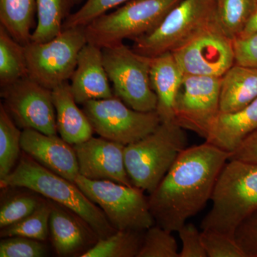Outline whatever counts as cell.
Returning <instances> with one entry per match:
<instances>
[{"label":"cell","mask_w":257,"mask_h":257,"mask_svg":"<svg viewBox=\"0 0 257 257\" xmlns=\"http://www.w3.org/2000/svg\"><path fill=\"white\" fill-rule=\"evenodd\" d=\"M50 234L56 253L61 256L79 252L87 245L88 231L72 211L60 204H50ZM79 217V216H78Z\"/></svg>","instance_id":"21"},{"label":"cell","mask_w":257,"mask_h":257,"mask_svg":"<svg viewBox=\"0 0 257 257\" xmlns=\"http://www.w3.org/2000/svg\"><path fill=\"white\" fill-rule=\"evenodd\" d=\"M182 248L179 257H207L203 244L202 231L192 223H185L178 230Z\"/></svg>","instance_id":"35"},{"label":"cell","mask_w":257,"mask_h":257,"mask_svg":"<svg viewBox=\"0 0 257 257\" xmlns=\"http://www.w3.org/2000/svg\"><path fill=\"white\" fill-rule=\"evenodd\" d=\"M73 147L79 175L93 180H109L133 186L125 166L124 145L101 137H92Z\"/></svg>","instance_id":"14"},{"label":"cell","mask_w":257,"mask_h":257,"mask_svg":"<svg viewBox=\"0 0 257 257\" xmlns=\"http://www.w3.org/2000/svg\"><path fill=\"white\" fill-rule=\"evenodd\" d=\"M70 89L77 104L114 96L103 62L100 47L87 42L77 58Z\"/></svg>","instance_id":"16"},{"label":"cell","mask_w":257,"mask_h":257,"mask_svg":"<svg viewBox=\"0 0 257 257\" xmlns=\"http://www.w3.org/2000/svg\"><path fill=\"white\" fill-rule=\"evenodd\" d=\"M1 187H23L41 194L79 216L99 239L116 231L101 209L74 182L54 173L32 157H23L11 172L0 180Z\"/></svg>","instance_id":"2"},{"label":"cell","mask_w":257,"mask_h":257,"mask_svg":"<svg viewBox=\"0 0 257 257\" xmlns=\"http://www.w3.org/2000/svg\"><path fill=\"white\" fill-rule=\"evenodd\" d=\"M235 64L257 68V32L234 40Z\"/></svg>","instance_id":"36"},{"label":"cell","mask_w":257,"mask_h":257,"mask_svg":"<svg viewBox=\"0 0 257 257\" xmlns=\"http://www.w3.org/2000/svg\"><path fill=\"white\" fill-rule=\"evenodd\" d=\"M74 5V0H36L37 24L31 42H45L57 37Z\"/></svg>","instance_id":"23"},{"label":"cell","mask_w":257,"mask_h":257,"mask_svg":"<svg viewBox=\"0 0 257 257\" xmlns=\"http://www.w3.org/2000/svg\"><path fill=\"white\" fill-rule=\"evenodd\" d=\"M74 4H78V3H81L82 0H74Z\"/></svg>","instance_id":"39"},{"label":"cell","mask_w":257,"mask_h":257,"mask_svg":"<svg viewBox=\"0 0 257 257\" xmlns=\"http://www.w3.org/2000/svg\"><path fill=\"white\" fill-rule=\"evenodd\" d=\"M143 236L140 231H116L110 236L100 238L93 247L81 257H138Z\"/></svg>","instance_id":"26"},{"label":"cell","mask_w":257,"mask_h":257,"mask_svg":"<svg viewBox=\"0 0 257 257\" xmlns=\"http://www.w3.org/2000/svg\"><path fill=\"white\" fill-rule=\"evenodd\" d=\"M75 184L100 207L116 231H144L155 224L149 198L135 186L109 180H93L79 175Z\"/></svg>","instance_id":"7"},{"label":"cell","mask_w":257,"mask_h":257,"mask_svg":"<svg viewBox=\"0 0 257 257\" xmlns=\"http://www.w3.org/2000/svg\"><path fill=\"white\" fill-rule=\"evenodd\" d=\"M94 132L126 146L155 131L162 121L156 111L135 110L116 96L83 104Z\"/></svg>","instance_id":"10"},{"label":"cell","mask_w":257,"mask_h":257,"mask_svg":"<svg viewBox=\"0 0 257 257\" xmlns=\"http://www.w3.org/2000/svg\"><path fill=\"white\" fill-rule=\"evenodd\" d=\"M184 75L172 52L152 58L150 81L157 98L156 111L162 122L175 121L176 98Z\"/></svg>","instance_id":"18"},{"label":"cell","mask_w":257,"mask_h":257,"mask_svg":"<svg viewBox=\"0 0 257 257\" xmlns=\"http://www.w3.org/2000/svg\"><path fill=\"white\" fill-rule=\"evenodd\" d=\"M130 0H87L77 12L69 15L63 29L85 28L94 19Z\"/></svg>","instance_id":"30"},{"label":"cell","mask_w":257,"mask_h":257,"mask_svg":"<svg viewBox=\"0 0 257 257\" xmlns=\"http://www.w3.org/2000/svg\"><path fill=\"white\" fill-rule=\"evenodd\" d=\"M50 203L42 202L36 210L23 220L2 229L1 237L23 236L45 241L50 233Z\"/></svg>","instance_id":"28"},{"label":"cell","mask_w":257,"mask_h":257,"mask_svg":"<svg viewBox=\"0 0 257 257\" xmlns=\"http://www.w3.org/2000/svg\"><path fill=\"white\" fill-rule=\"evenodd\" d=\"M21 148L43 167L75 183L79 175L78 160L73 145L63 139L25 128L22 133Z\"/></svg>","instance_id":"15"},{"label":"cell","mask_w":257,"mask_h":257,"mask_svg":"<svg viewBox=\"0 0 257 257\" xmlns=\"http://www.w3.org/2000/svg\"><path fill=\"white\" fill-rule=\"evenodd\" d=\"M229 160L257 164V130L250 135L233 153Z\"/></svg>","instance_id":"37"},{"label":"cell","mask_w":257,"mask_h":257,"mask_svg":"<svg viewBox=\"0 0 257 257\" xmlns=\"http://www.w3.org/2000/svg\"><path fill=\"white\" fill-rule=\"evenodd\" d=\"M257 130V99L233 112H219L211 124L207 143L231 155Z\"/></svg>","instance_id":"17"},{"label":"cell","mask_w":257,"mask_h":257,"mask_svg":"<svg viewBox=\"0 0 257 257\" xmlns=\"http://www.w3.org/2000/svg\"><path fill=\"white\" fill-rule=\"evenodd\" d=\"M36 0H0V26L25 46L31 42Z\"/></svg>","instance_id":"22"},{"label":"cell","mask_w":257,"mask_h":257,"mask_svg":"<svg viewBox=\"0 0 257 257\" xmlns=\"http://www.w3.org/2000/svg\"><path fill=\"white\" fill-rule=\"evenodd\" d=\"M217 23L216 0H182L155 30L133 40V49L151 58L173 52Z\"/></svg>","instance_id":"5"},{"label":"cell","mask_w":257,"mask_h":257,"mask_svg":"<svg viewBox=\"0 0 257 257\" xmlns=\"http://www.w3.org/2000/svg\"><path fill=\"white\" fill-rule=\"evenodd\" d=\"M46 254V247L39 240L10 236L4 238L0 242L1 257H42Z\"/></svg>","instance_id":"33"},{"label":"cell","mask_w":257,"mask_h":257,"mask_svg":"<svg viewBox=\"0 0 257 257\" xmlns=\"http://www.w3.org/2000/svg\"><path fill=\"white\" fill-rule=\"evenodd\" d=\"M103 62L115 96L137 111H156L157 98L150 81L152 58L123 42L104 47Z\"/></svg>","instance_id":"8"},{"label":"cell","mask_w":257,"mask_h":257,"mask_svg":"<svg viewBox=\"0 0 257 257\" xmlns=\"http://www.w3.org/2000/svg\"><path fill=\"white\" fill-rule=\"evenodd\" d=\"M257 6V0H216V18L233 40L241 36Z\"/></svg>","instance_id":"25"},{"label":"cell","mask_w":257,"mask_h":257,"mask_svg":"<svg viewBox=\"0 0 257 257\" xmlns=\"http://www.w3.org/2000/svg\"><path fill=\"white\" fill-rule=\"evenodd\" d=\"M257 32V6L254 12H253L252 16L250 19L249 21L245 28L244 30L241 34V36H247V35H251V34L256 33Z\"/></svg>","instance_id":"38"},{"label":"cell","mask_w":257,"mask_h":257,"mask_svg":"<svg viewBox=\"0 0 257 257\" xmlns=\"http://www.w3.org/2000/svg\"><path fill=\"white\" fill-rule=\"evenodd\" d=\"M211 200L212 207L201 228L234 237L239 224L257 210V164L228 160L216 181Z\"/></svg>","instance_id":"3"},{"label":"cell","mask_w":257,"mask_h":257,"mask_svg":"<svg viewBox=\"0 0 257 257\" xmlns=\"http://www.w3.org/2000/svg\"><path fill=\"white\" fill-rule=\"evenodd\" d=\"M41 203L28 194L10 198L0 208V227L3 229L23 220L36 210Z\"/></svg>","instance_id":"31"},{"label":"cell","mask_w":257,"mask_h":257,"mask_svg":"<svg viewBox=\"0 0 257 257\" xmlns=\"http://www.w3.org/2000/svg\"><path fill=\"white\" fill-rule=\"evenodd\" d=\"M257 99V68L235 64L221 77L220 112H233Z\"/></svg>","instance_id":"20"},{"label":"cell","mask_w":257,"mask_h":257,"mask_svg":"<svg viewBox=\"0 0 257 257\" xmlns=\"http://www.w3.org/2000/svg\"><path fill=\"white\" fill-rule=\"evenodd\" d=\"M57 133L72 145L84 143L92 138L94 130L87 114L79 109L70 89L64 82L52 89Z\"/></svg>","instance_id":"19"},{"label":"cell","mask_w":257,"mask_h":257,"mask_svg":"<svg viewBox=\"0 0 257 257\" xmlns=\"http://www.w3.org/2000/svg\"><path fill=\"white\" fill-rule=\"evenodd\" d=\"M221 77L184 74L175 106V121L205 139L220 112Z\"/></svg>","instance_id":"12"},{"label":"cell","mask_w":257,"mask_h":257,"mask_svg":"<svg viewBox=\"0 0 257 257\" xmlns=\"http://www.w3.org/2000/svg\"><path fill=\"white\" fill-rule=\"evenodd\" d=\"M29 76L25 47L0 26V86L7 87Z\"/></svg>","instance_id":"24"},{"label":"cell","mask_w":257,"mask_h":257,"mask_svg":"<svg viewBox=\"0 0 257 257\" xmlns=\"http://www.w3.org/2000/svg\"><path fill=\"white\" fill-rule=\"evenodd\" d=\"M202 239L208 257H246L232 236L202 230Z\"/></svg>","instance_id":"32"},{"label":"cell","mask_w":257,"mask_h":257,"mask_svg":"<svg viewBox=\"0 0 257 257\" xmlns=\"http://www.w3.org/2000/svg\"><path fill=\"white\" fill-rule=\"evenodd\" d=\"M20 130L3 106L0 105V180L14 170L20 157L21 138Z\"/></svg>","instance_id":"27"},{"label":"cell","mask_w":257,"mask_h":257,"mask_svg":"<svg viewBox=\"0 0 257 257\" xmlns=\"http://www.w3.org/2000/svg\"><path fill=\"white\" fill-rule=\"evenodd\" d=\"M184 74L221 77L235 64L234 40L214 24L172 52Z\"/></svg>","instance_id":"13"},{"label":"cell","mask_w":257,"mask_h":257,"mask_svg":"<svg viewBox=\"0 0 257 257\" xmlns=\"http://www.w3.org/2000/svg\"><path fill=\"white\" fill-rule=\"evenodd\" d=\"M234 238L246 257H257V210L238 226Z\"/></svg>","instance_id":"34"},{"label":"cell","mask_w":257,"mask_h":257,"mask_svg":"<svg viewBox=\"0 0 257 257\" xmlns=\"http://www.w3.org/2000/svg\"><path fill=\"white\" fill-rule=\"evenodd\" d=\"M145 231L138 257H179L178 245L172 231L159 225Z\"/></svg>","instance_id":"29"},{"label":"cell","mask_w":257,"mask_h":257,"mask_svg":"<svg viewBox=\"0 0 257 257\" xmlns=\"http://www.w3.org/2000/svg\"><path fill=\"white\" fill-rule=\"evenodd\" d=\"M182 0H130L84 28L87 42L104 47L150 33Z\"/></svg>","instance_id":"6"},{"label":"cell","mask_w":257,"mask_h":257,"mask_svg":"<svg viewBox=\"0 0 257 257\" xmlns=\"http://www.w3.org/2000/svg\"><path fill=\"white\" fill-rule=\"evenodd\" d=\"M87 43L84 28L63 29L50 41L30 42L25 46L29 77L50 90L67 82Z\"/></svg>","instance_id":"9"},{"label":"cell","mask_w":257,"mask_h":257,"mask_svg":"<svg viewBox=\"0 0 257 257\" xmlns=\"http://www.w3.org/2000/svg\"><path fill=\"white\" fill-rule=\"evenodd\" d=\"M183 128L175 121L161 122L150 135L124 148L126 172L135 187L151 194L187 148Z\"/></svg>","instance_id":"4"},{"label":"cell","mask_w":257,"mask_h":257,"mask_svg":"<svg viewBox=\"0 0 257 257\" xmlns=\"http://www.w3.org/2000/svg\"><path fill=\"white\" fill-rule=\"evenodd\" d=\"M3 106L19 127L57 135L52 92L29 76L1 88Z\"/></svg>","instance_id":"11"},{"label":"cell","mask_w":257,"mask_h":257,"mask_svg":"<svg viewBox=\"0 0 257 257\" xmlns=\"http://www.w3.org/2000/svg\"><path fill=\"white\" fill-rule=\"evenodd\" d=\"M230 154L207 143L187 147L149 197L157 225L178 231L211 199Z\"/></svg>","instance_id":"1"}]
</instances>
